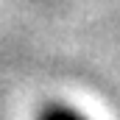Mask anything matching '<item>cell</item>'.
I'll list each match as a JSON object with an SVG mask.
<instances>
[{"label": "cell", "instance_id": "6da1fadb", "mask_svg": "<svg viewBox=\"0 0 120 120\" xmlns=\"http://www.w3.org/2000/svg\"><path fill=\"white\" fill-rule=\"evenodd\" d=\"M39 120H84L81 115H75L73 109H64V106H50V109H45L42 112V117Z\"/></svg>", "mask_w": 120, "mask_h": 120}]
</instances>
